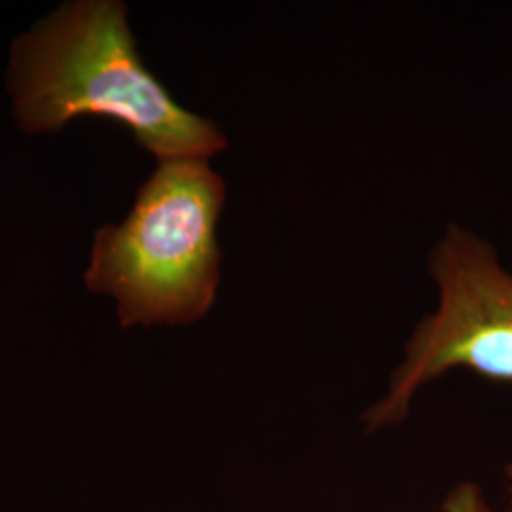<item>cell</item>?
<instances>
[{"label": "cell", "mask_w": 512, "mask_h": 512, "mask_svg": "<svg viewBox=\"0 0 512 512\" xmlns=\"http://www.w3.org/2000/svg\"><path fill=\"white\" fill-rule=\"evenodd\" d=\"M8 90L27 133L101 116L128 128L158 162H209L228 147L215 122L181 107L148 71L118 0L69 2L19 37Z\"/></svg>", "instance_id": "obj_1"}, {"label": "cell", "mask_w": 512, "mask_h": 512, "mask_svg": "<svg viewBox=\"0 0 512 512\" xmlns=\"http://www.w3.org/2000/svg\"><path fill=\"white\" fill-rule=\"evenodd\" d=\"M224 202L207 160L158 162L128 217L95 234L86 287L116 300L124 329L200 321L219 293Z\"/></svg>", "instance_id": "obj_2"}, {"label": "cell", "mask_w": 512, "mask_h": 512, "mask_svg": "<svg viewBox=\"0 0 512 512\" xmlns=\"http://www.w3.org/2000/svg\"><path fill=\"white\" fill-rule=\"evenodd\" d=\"M437 308L404 344L387 391L363 416L366 431L406 420L421 387L465 368L492 382L512 384V272L488 239L448 224L427 256Z\"/></svg>", "instance_id": "obj_3"}, {"label": "cell", "mask_w": 512, "mask_h": 512, "mask_svg": "<svg viewBox=\"0 0 512 512\" xmlns=\"http://www.w3.org/2000/svg\"><path fill=\"white\" fill-rule=\"evenodd\" d=\"M507 482H509V512H512V463L507 467ZM442 512H492L488 507L486 499L482 497V492L476 488L475 484H459L454 492H450Z\"/></svg>", "instance_id": "obj_4"}]
</instances>
